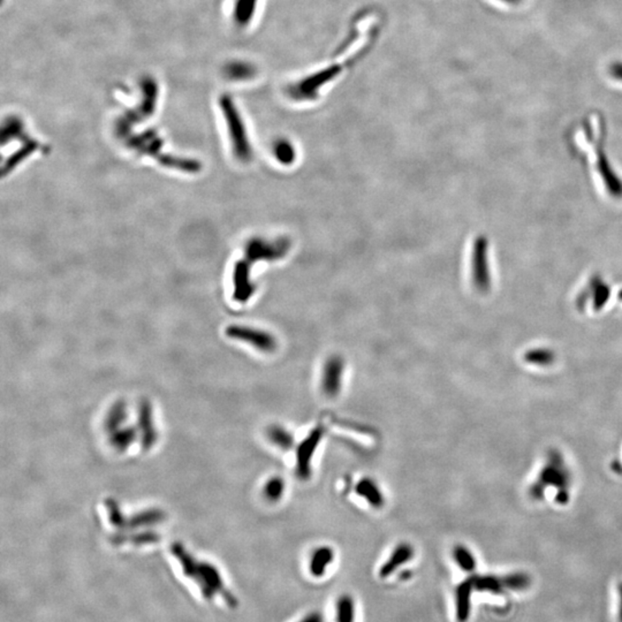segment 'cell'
Returning a JSON list of instances; mask_svg holds the SVG:
<instances>
[{
	"label": "cell",
	"instance_id": "cell-1",
	"mask_svg": "<svg viewBox=\"0 0 622 622\" xmlns=\"http://www.w3.org/2000/svg\"><path fill=\"white\" fill-rule=\"evenodd\" d=\"M179 560L181 561L180 565L183 574L192 580V583L195 586L194 591L202 598V601L210 604L222 601H225L226 604H233L235 601L234 597L226 589L222 575L213 566L204 562L198 564L200 561L195 559L193 561V558L190 557L187 552L182 554L181 558L179 557Z\"/></svg>",
	"mask_w": 622,
	"mask_h": 622
},
{
	"label": "cell",
	"instance_id": "cell-2",
	"mask_svg": "<svg viewBox=\"0 0 622 622\" xmlns=\"http://www.w3.org/2000/svg\"><path fill=\"white\" fill-rule=\"evenodd\" d=\"M219 105L225 117L226 125L229 128V138L232 142V150L234 156L242 163H248L252 158V148L248 138L246 126L234 104L233 99L229 96H222L219 101Z\"/></svg>",
	"mask_w": 622,
	"mask_h": 622
},
{
	"label": "cell",
	"instance_id": "cell-3",
	"mask_svg": "<svg viewBox=\"0 0 622 622\" xmlns=\"http://www.w3.org/2000/svg\"><path fill=\"white\" fill-rule=\"evenodd\" d=\"M142 88L144 99L140 107L126 113L124 117L118 121L117 131L118 134L121 136L128 135L134 125L149 118L155 112L157 99H158V87H157L156 82L151 79H146L142 82Z\"/></svg>",
	"mask_w": 622,
	"mask_h": 622
},
{
	"label": "cell",
	"instance_id": "cell-4",
	"mask_svg": "<svg viewBox=\"0 0 622 622\" xmlns=\"http://www.w3.org/2000/svg\"><path fill=\"white\" fill-rule=\"evenodd\" d=\"M291 244V241L286 237L274 241L252 239L246 246L242 259L250 266L259 261H276L287 255Z\"/></svg>",
	"mask_w": 622,
	"mask_h": 622
},
{
	"label": "cell",
	"instance_id": "cell-5",
	"mask_svg": "<svg viewBox=\"0 0 622 622\" xmlns=\"http://www.w3.org/2000/svg\"><path fill=\"white\" fill-rule=\"evenodd\" d=\"M324 437V428L316 426L296 448V475L302 480L311 476V463L320 446L322 438Z\"/></svg>",
	"mask_w": 622,
	"mask_h": 622
},
{
	"label": "cell",
	"instance_id": "cell-6",
	"mask_svg": "<svg viewBox=\"0 0 622 622\" xmlns=\"http://www.w3.org/2000/svg\"><path fill=\"white\" fill-rule=\"evenodd\" d=\"M473 281L480 291H488L491 286V274L489 268L488 241L484 237H477L473 251Z\"/></svg>",
	"mask_w": 622,
	"mask_h": 622
},
{
	"label": "cell",
	"instance_id": "cell-7",
	"mask_svg": "<svg viewBox=\"0 0 622 622\" xmlns=\"http://www.w3.org/2000/svg\"><path fill=\"white\" fill-rule=\"evenodd\" d=\"M226 333L231 338L250 344L252 347H255L263 353H273L278 346L276 338L271 333L259 328L233 325L227 328Z\"/></svg>",
	"mask_w": 622,
	"mask_h": 622
},
{
	"label": "cell",
	"instance_id": "cell-8",
	"mask_svg": "<svg viewBox=\"0 0 622 622\" xmlns=\"http://www.w3.org/2000/svg\"><path fill=\"white\" fill-rule=\"evenodd\" d=\"M345 374V361L338 355L328 357L323 367L320 387L323 393L328 398L338 396L342 387V379Z\"/></svg>",
	"mask_w": 622,
	"mask_h": 622
},
{
	"label": "cell",
	"instance_id": "cell-9",
	"mask_svg": "<svg viewBox=\"0 0 622 622\" xmlns=\"http://www.w3.org/2000/svg\"><path fill=\"white\" fill-rule=\"evenodd\" d=\"M250 269L251 266L248 265L244 259H240L234 268L233 298L237 302H247L255 291V286L250 281Z\"/></svg>",
	"mask_w": 622,
	"mask_h": 622
},
{
	"label": "cell",
	"instance_id": "cell-10",
	"mask_svg": "<svg viewBox=\"0 0 622 622\" xmlns=\"http://www.w3.org/2000/svg\"><path fill=\"white\" fill-rule=\"evenodd\" d=\"M127 144L131 149L142 155H149L157 159L161 155L163 141L156 131H146L142 134L128 138Z\"/></svg>",
	"mask_w": 622,
	"mask_h": 622
},
{
	"label": "cell",
	"instance_id": "cell-11",
	"mask_svg": "<svg viewBox=\"0 0 622 622\" xmlns=\"http://www.w3.org/2000/svg\"><path fill=\"white\" fill-rule=\"evenodd\" d=\"M414 557V549L413 546L409 545L408 543H401L393 549L392 554L389 556V559L385 561L379 571V576L382 579H386L391 575L396 573L397 569L407 564Z\"/></svg>",
	"mask_w": 622,
	"mask_h": 622
},
{
	"label": "cell",
	"instance_id": "cell-12",
	"mask_svg": "<svg viewBox=\"0 0 622 622\" xmlns=\"http://www.w3.org/2000/svg\"><path fill=\"white\" fill-rule=\"evenodd\" d=\"M355 492L361 498L365 500L374 508H382L385 504L384 493L380 490L378 483L370 477H363L357 482Z\"/></svg>",
	"mask_w": 622,
	"mask_h": 622
},
{
	"label": "cell",
	"instance_id": "cell-13",
	"mask_svg": "<svg viewBox=\"0 0 622 622\" xmlns=\"http://www.w3.org/2000/svg\"><path fill=\"white\" fill-rule=\"evenodd\" d=\"M333 559H335L333 549L328 546H320L311 553L309 562L310 573L315 578L323 576L326 571V568L332 564Z\"/></svg>",
	"mask_w": 622,
	"mask_h": 622
},
{
	"label": "cell",
	"instance_id": "cell-14",
	"mask_svg": "<svg viewBox=\"0 0 622 622\" xmlns=\"http://www.w3.org/2000/svg\"><path fill=\"white\" fill-rule=\"evenodd\" d=\"M474 591L471 580L468 579L461 583L456 589V618L458 622H466L470 614V597Z\"/></svg>",
	"mask_w": 622,
	"mask_h": 622
},
{
	"label": "cell",
	"instance_id": "cell-15",
	"mask_svg": "<svg viewBox=\"0 0 622 622\" xmlns=\"http://www.w3.org/2000/svg\"><path fill=\"white\" fill-rule=\"evenodd\" d=\"M38 146H40V144H38L37 141H35L33 138H27L25 143H23V146L20 149L16 150L14 153H12L10 158L5 161L3 171H1L3 177H6L8 173H11L18 164H21L23 160L28 158L31 153H35L38 149Z\"/></svg>",
	"mask_w": 622,
	"mask_h": 622
},
{
	"label": "cell",
	"instance_id": "cell-16",
	"mask_svg": "<svg viewBox=\"0 0 622 622\" xmlns=\"http://www.w3.org/2000/svg\"><path fill=\"white\" fill-rule=\"evenodd\" d=\"M157 160L165 168H175L179 171L188 172V173H196L202 168L200 161H197L196 159L181 158V157L166 155V153H161Z\"/></svg>",
	"mask_w": 622,
	"mask_h": 622
},
{
	"label": "cell",
	"instance_id": "cell-17",
	"mask_svg": "<svg viewBox=\"0 0 622 622\" xmlns=\"http://www.w3.org/2000/svg\"><path fill=\"white\" fill-rule=\"evenodd\" d=\"M474 590L477 591H488L492 593H502L505 591V588H510L508 578L506 579H499L493 576H475L471 578Z\"/></svg>",
	"mask_w": 622,
	"mask_h": 622
},
{
	"label": "cell",
	"instance_id": "cell-18",
	"mask_svg": "<svg viewBox=\"0 0 622 622\" xmlns=\"http://www.w3.org/2000/svg\"><path fill=\"white\" fill-rule=\"evenodd\" d=\"M25 133V126L22 121L16 117L8 118L5 120L3 131H1V144L6 146V143L11 142L13 140H27Z\"/></svg>",
	"mask_w": 622,
	"mask_h": 622
},
{
	"label": "cell",
	"instance_id": "cell-19",
	"mask_svg": "<svg viewBox=\"0 0 622 622\" xmlns=\"http://www.w3.org/2000/svg\"><path fill=\"white\" fill-rule=\"evenodd\" d=\"M268 436H269L271 443L273 445H276V448H279L281 450L287 451V450H291L294 446V437L287 429H285L284 426H271L269 429V432H268Z\"/></svg>",
	"mask_w": 622,
	"mask_h": 622
},
{
	"label": "cell",
	"instance_id": "cell-20",
	"mask_svg": "<svg viewBox=\"0 0 622 622\" xmlns=\"http://www.w3.org/2000/svg\"><path fill=\"white\" fill-rule=\"evenodd\" d=\"M276 160L284 165H291L296 159V150L287 140H279L273 146Z\"/></svg>",
	"mask_w": 622,
	"mask_h": 622
},
{
	"label": "cell",
	"instance_id": "cell-21",
	"mask_svg": "<svg viewBox=\"0 0 622 622\" xmlns=\"http://www.w3.org/2000/svg\"><path fill=\"white\" fill-rule=\"evenodd\" d=\"M285 493V482L281 477H272L266 482L264 495L270 502H279Z\"/></svg>",
	"mask_w": 622,
	"mask_h": 622
},
{
	"label": "cell",
	"instance_id": "cell-22",
	"mask_svg": "<svg viewBox=\"0 0 622 622\" xmlns=\"http://www.w3.org/2000/svg\"><path fill=\"white\" fill-rule=\"evenodd\" d=\"M354 608L353 599L348 596H344L339 599L338 606H337V618L338 622H354Z\"/></svg>",
	"mask_w": 622,
	"mask_h": 622
},
{
	"label": "cell",
	"instance_id": "cell-23",
	"mask_svg": "<svg viewBox=\"0 0 622 622\" xmlns=\"http://www.w3.org/2000/svg\"><path fill=\"white\" fill-rule=\"evenodd\" d=\"M454 559L456 564L463 568V571H473L476 567V562L473 554L463 546H456L454 549Z\"/></svg>",
	"mask_w": 622,
	"mask_h": 622
},
{
	"label": "cell",
	"instance_id": "cell-24",
	"mask_svg": "<svg viewBox=\"0 0 622 622\" xmlns=\"http://www.w3.org/2000/svg\"><path fill=\"white\" fill-rule=\"evenodd\" d=\"M254 1L251 0H241L237 3V15L235 20L239 23H247L248 20L250 18L251 13L254 12Z\"/></svg>",
	"mask_w": 622,
	"mask_h": 622
},
{
	"label": "cell",
	"instance_id": "cell-25",
	"mask_svg": "<svg viewBox=\"0 0 622 622\" xmlns=\"http://www.w3.org/2000/svg\"><path fill=\"white\" fill-rule=\"evenodd\" d=\"M610 75L617 81L622 82V62H612L610 68H608Z\"/></svg>",
	"mask_w": 622,
	"mask_h": 622
},
{
	"label": "cell",
	"instance_id": "cell-26",
	"mask_svg": "<svg viewBox=\"0 0 622 622\" xmlns=\"http://www.w3.org/2000/svg\"><path fill=\"white\" fill-rule=\"evenodd\" d=\"M298 622H324V618L320 613L315 612V613L307 615L306 618H303L301 621Z\"/></svg>",
	"mask_w": 622,
	"mask_h": 622
},
{
	"label": "cell",
	"instance_id": "cell-27",
	"mask_svg": "<svg viewBox=\"0 0 622 622\" xmlns=\"http://www.w3.org/2000/svg\"><path fill=\"white\" fill-rule=\"evenodd\" d=\"M619 596H620V611H619V621L622 622V584L619 588Z\"/></svg>",
	"mask_w": 622,
	"mask_h": 622
},
{
	"label": "cell",
	"instance_id": "cell-28",
	"mask_svg": "<svg viewBox=\"0 0 622 622\" xmlns=\"http://www.w3.org/2000/svg\"><path fill=\"white\" fill-rule=\"evenodd\" d=\"M500 1L510 5H517L519 4V3H521V0H500Z\"/></svg>",
	"mask_w": 622,
	"mask_h": 622
}]
</instances>
